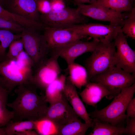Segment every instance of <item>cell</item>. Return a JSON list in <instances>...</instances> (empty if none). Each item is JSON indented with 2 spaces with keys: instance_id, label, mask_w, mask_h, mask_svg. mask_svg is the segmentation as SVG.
I'll list each match as a JSON object with an SVG mask.
<instances>
[{
  "instance_id": "cell-6",
  "label": "cell",
  "mask_w": 135,
  "mask_h": 135,
  "mask_svg": "<svg viewBox=\"0 0 135 135\" xmlns=\"http://www.w3.org/2000/svg\"><path fill=\"white\" fill-rule=\"evenodd\" d=\"M37 31L25 28L21 34L24 49L31 59L34 68L48 57L50 52L44 35Z\"/></svg>"
},
{
  "instance_id": "cell-38",
  "label": "cell",
  "mask_w": 135,
  "mask_h": 135,
  "mask_svg": "<svg viewBox=\"0 0 135 135\" xmlns=\"http://www.w3.org/2000/svg\"><path fill=\"white\" fill-rule=\"evenodd\" d=\"M0 135H6L5 127L0 128Z\"/></svg>"
},
{
  "instance_id": "cell-10",
  "label": "cell",
  "mask_w": 135,
  "mask_h": 135,
  "mask_svg": "<svg viewBox=\"0 0 135 135\" xmlns=\"http://www.w3.org/2000/svg\"><path fill=\"white\" fill-rule=\"evenodd\" d=\"M43 30V35L50 52L86 38L70 28H58L45 26Z\"/></svg>"
},
{
  "instance_id": "cell-3",
  "label": "cell",
  "mask_w": 135,
  "mask_h": 135,
  "mask_svg": "<svg viewBox=\"0 0 135 135\" xmlns=\"http://www.w3.org/2000/svg\"><path fill=\"white\" fill-rule=\"evenodd\" d=\"M135 92V83L123 89L114 97L112 102L102 110L97 109L88 114L90 117L115 126L122 125L127 118L126 106Z\"/></svg>"
},
{
  "instance_id": "cell-8",
  "label": "cell",
  "mask_w": 135,
  "mask_h": 135,
  "mask_svg": "<svg viewBox=\"0 0 135 135\" xmlns=\"http://www.w3.org/2000/svg\"><path fill=\"white\" fill-rule=\"evenodd\" d=\"M58 57L51 54L35 68L30 84L42 91H44L47 86L55 80L61 72L58 64Z\"/></svg>"
},
{
  "instance_id": "cell-29",
  "label": "cell",
  "mask_w": 135,
  "mask_h": 135,
  "mask_svg": "<svg viewBox=\"0 0 135 135\" xmlns=\"http://www.w3.org/2000/svg\"><path fill=\"white\" fill-rule=\"evenodd\" d=\"M13 114L6 108L0 109V128L5 126L13 118Z\"/></svg>"
},
{
  "instance_id": "cell-11",
  "label": "cell",
  "mask_w": 135,
  "mask_h": 135,
  "mask_svg": "<svg viewBox=\"0 0 135 135\" xmlns=\"http://www.w3.org/2000/svg\"><path fill=\"white\" fill-rule=\"evenodd\" d=\"M82 15L94 19L108 22L122 26L129 12L120 13L99 5L80 4H76Z\"/></svg>"
},
{
  "instance_id": "cell-12",
  "label": "cell",
  "mask_w": 135,
  "mask_h": 135,
  "mask_svg": "<svg viewBox=\"0 0 135 135\" xmlns=\"http://www.w3.org/2000/svg\"><path fill=\"white\" fill-rule=\"evenodd\" d=\"M116 50L114 64L116 66L135 75V52L129 46L125 36L122 32L114 40Z\"/></svg>"
},
{
  "instance_id": "cell-4",
  "label": "cell",
  "mask_w": 135,
  "mask_h": 135,
  "mask_svg": "<svg viewBox=\"0 0 135 135\" xmlns=\"http://www.w3.org/2000/svg\"><path fill=\"white\" fill-rule=\"evenodd\" d=\"M90 80L104 86L110 93L106 98L110 100L118 94L123 89L134 83L135 75L114 65Z\"/></svg>"
},
{
  "instance_id": "cell-19",
  "label": "cell",
  "mask_w": 135,
  "mask_h": 135,
  "mask_svg": "<svg viewBox=\"0 0 135 135\" xmlns=\"http://www.w3.org/2000/svg\"><path fill=\"white\" fill-rule=\"evenodd\" d=\"M67 68L71 82L77 88L81 89L89 82L88 72L86 68L74 62L68 65Z\"/></svg>"
},
{
  "instance_id": "cell-13",
  "label": "cell",
  "mask_w": 135,
  "mask_h": 135,
  "mask_svg": "<svg viewBox=\"0 0 135 135\" xmlns=\"http://www.w3.org/2000/svg\"><path fill=\"white\" fill-rule=\"evenodd\" d=\"M78 117L69 104L64 95L61 100L48 107L45 115L42 119L50 120L60 130L67 123L78 118Z\"/></svg>"
},
{
  "instance_id": "cell-22",
  "label": "cell",
  "mask_w": 135,
  "mask_h": 135,
  "mask_svg": "<svg viewBox=\"0 0 135 135\" xmlns=\"http://www.w3.org/2000/svg\"><path fill=\"white\" fill-rule=\"evenodd\" d=\"M135 0H97L92 4L101 6L120 12H129Z\"/></svg>"
},
{
  "instance_id": "cell-36",
  "label": "cell",
  "mask_w": 135,
  "mask_h": 135,
  "mask_svg": "<svg viewBox=\"0 0 135 135\" xmlns=\"http://www.w3.org/2000/svg\"><path fill=\"white\" fill-rule=\"evenodd\" d=\"M5 9L0 4V16L2 17L4 15Z\"/></svg>"
},
{
  "instance_id": "cell-18",
  "label": "cell",
  "mask_w": 135,
  "mask_h": 135,
  "mask_svg": "<svg viewBox=\"0 0 135 135\" xmlns=\"http://www.w3.org/2000/svg\"><path fill=\"white\" fill-rule=\"evenodd\" d=\"M66 78L64 74L60 75L46 88L45 96L50 105L56 103L62 99Z\"/></svg>"
},
{
  "instance_id": "cell-28",
  "label": "cell",
  "mask_w": 135,
  "mask_h": 135,
  "mask_svg": "<svg viewBox=\"0 0 135 135\" xmlns=\"http://www.w3.org/2000/svg\"><path fill=\"white\" fill-rule=\"evenodd\" d=\"M6 58L13 59L16 58L24 50V45L21 38L12 41L9 45Z\"/></svg>"
},
{
  "instance_id": "cell-1",
  "label": "cell",
  "mask_w": 135,
  "mask_h": 135,
  "mask_svg": "<svg viewBox=\"0 0 135 135\" xmlns=\"http://www.w3.org/2000/svg\"><path fill=\"white\" fill-rule=\"evenodd\" d=\"M17 87L14 90L17 94L16 98L7 104L12 110L11 120L35 121L42 119L48 107L45 95H39L37 88L31 84H22Z\"/></svg>"
},
{
  "instance_id": "cell-14",
  "label": "cell",
  "mask_w": 135,
  "mask_h": 135,
  "mask_svg": "<svg viewBox=\"0 0 135 135\" xmlns=\"http://www.w3.org/2000/svg\"><path fill=\"white\" fill-rule=\"evenodd\" d=\"M100 42L94 39L90 42L80 40L50 52L51 54L56 55L64 59L68 65L74 62L75 59L81 55L87 52L92 53Z\"/></svg>"
},
{
  "instance_id": "cell-15",
  "label": "cell",
  "mask_w": 135,
  "mask_h": 135,
  "mask_svg": "<svg viewBox=\"0 0 135 135\" xmlns=\"http://www.w3.org/2000/svg\"><path fill=\"white\" fill-rule=\"evenodd\" d=\"M36 1L9 0L6 5V9L24 18L40 22V15L37 9Z\"/></svg>"
},
{
  "instance_id": "cell-27",
  "label": "cell",
  "mask_w": 135,
  "mask_h": 135,
  "mask_svg": "<svg viewBox=\"0 0 135 135\" xmlns=\"http://www.w3.org/2000/svg\"><path fill=\"white\" fill-rule=\"evenodd\" d=\"M25 28L16 22L0 16V29L8 30L13 33H21Z\"/></svg>"
},
{
  "instance_id": "cell-9",
  "label": "cell",
  "mask_w": 135,
  "mask_h": 135,
  "mask_svg": "<svg viewBox=\"0 0 135 135\" xmlns=\"http://www.w3.org/2000/svg\"><path fill=\"white\" fill-rule=\"evenodd\" d=\"M122 27L120 25L114 24L104 25L85 23L68 28H72L86 37L90 36L100 42H112L114 40L118 34L122 32Z\"/></svg>"
},
{
  "instance_id": "cell-32",
  "label": "cell",
  "mask_w": 135,
  "mask_h": 135,
  "mask_svg": "<svg viewBox=\"0 0 135 135\" xmlns=\"http://www.w3.org/2000/svg\"><path fill=\"white\" fill-rule=\"evenodd\" d=\"M10 93L6 88L0 86V109L6 108L8 96Z\"/></svg>"
},
{
  "instance_id": "cell-17",
  "label": "cell",
  "mask_w": 135,
  "mask_h": 135,
  "mask_svg": "<svg viewBox=\"0 0 135 135\" xmlns=\"http://www.w3.org/2000/svg\"><path fill=\"white\" fill-rule=\"evenodd\" d=\"M79 94L82 100L86 104L96 107L97 103L104 97L107 98L110 93L100 84L89 82Z\"/></svg>"
},
{
  "instance_id": "cell-30",
  "label": "cell",
  "mask_w": 135,
  "mask_h": 135,
  "mask_svg": "<svg viewBox=\"0 0 135 135\" xmlns=\"http://www.w3.org/2000/svg\"><path fill=\"white\" fill-rule=\"evenodd\" d=\"M38 10L41 14H46L51 10L50 1L48 0H37Z\"/></svg>"
},
{
  "instance_id": "cell-26",
  "label": "cell",
  "mask_w": 135,
  "mask_h": 135,
  "mask_svg": "<svg viewBox=\"0 0 135 135\" xmlns=\"http://www.w3.org/2000/svg\"><path fill=\"white\" fill-rule=\"evenodd\" d=\"M122 32L126 36L135 39V7H133L128 13L122 27Z\"/></svg>"
},
{
  "instance_id": "cell-33",
  "label": "cell",
  "mask_w": 135,
  "mask_h": 135,
  "mask_svg": "<svg viewBox=\"0 0 135 135\" xmlns=\"http://www.w3.org/2000/svg\"><path fill=\"white\" fill-rule=\"evenodd\" d=\"M126 116L135 118V98H132L129 101L126 106Z\"/></svg>"
},
{
  "instance_id": "cell-20",
  "label": "cell",
  "mask_w": 135,
  "mask_h": 135,
  "mask_svg": "<svg viewBox=\"0 0 135 135\" xmlns=\"http://www.w3.org/2000/svg\"><path fill=\"white\" fill-rule=\"evenodd\" d=\"M93 129L89 135H120L123 134L124 127L115 126L96 118L92 119Z\"/></svg>"
},
{
  "instance_id": "cell-5",
  "label": "cell",
  "mask_w": 135,
  "mask_h": 135,
  "mask_svg": "<svg viewBox=\"0 0 135 135\" xmlns=\"http://www.w3.org/2000/svg\"><path fill=\"white\" fill-rule=\"evenodd\" d=\"M114 41L100 42L92 55L86 60V68L89 80L114 65L116 52Z\"/></svg>"
},
{
  "instance_id": "cell-24",
  "label": "cell",
  "mask_w": 135,
  "mask_h": 135,
  "mask_svg": "<svg viewBox=\"0 0 135 135\" xmlns=\"http://www.w3.org/2000/svg\"><path fill=\"white\" fill-rule=\"evenodd\" d=\"M33 121L34 130L38 135H58L59 129L50 120L43 118Z\"/></svg>"
},
{
  "instance_id": "cell-41",
  "label": "cell",
  "mask_w": 135,
  "mask_h": 135,
  "mask_svg": "<svg viewBox=\"0 0 135 135\" xmlns=\"http://www.w3.org/2000/svg\"></svg>"
},
{
  "instance_id": "cell-25",
  "label": "cell",
  "mask_w": 135,
  "mask_h": 135,
  "mask_svg": "<svg viewBox=\"0 0 135 135\" xmlns=\"http://www.w3.org/2000/svg\"><path fill=\"white\" fill-rule=\"evenodd\" d=\"M21 38V34H15L8 30L0 29V62L6 58V50L13 40Z\"/></svg>"
},
{
  "instance_id": "cell-23",
  "label": "cell",
  "mask_w": 135,
  "mask_h": 135,
  "mask_svg": "<svg viewBox=\"0 0 135 135\" xmlns=\"http://www.w3.org/2000/svg\"><path fill=\"white\" fill-rule=\"evenodd\" d=\"M34 129L33 121L28 120L14 121L11 120L5 127L6 135H21L26 131L34 130Z\"/></svg>"
},
{
  "instance_id": "cell-39",
  "label": "cell",
  "mask_w": 135,
  "mask_h": 135,
  "mask_svg": "<svg viewBox=\"0 0 135 135\" xmlns=\"http://www.w3.org/2000/svg\"><path fill=\"white\" fill-rule=\"evenodd\" d=\"M8 0H0V4L2 6H3V5H6Z\"/></svg>"
},
{
  "instance_id": "cell-16",
  "label": "cell",
  "mask_w": 135,
  "mask_h": 135,
  "mask_svg": "<svg viewBox=\"0 0 135 135\" xmlns=\"http://www.w3.org/2000/svg\"><path fill=\"white\" fill-rule=\"evenodd\" d=\"M64 94L78 116L86 123L92 122V119L89 116L84 104L78 94L76 87L68 77H66Z\"/></svg>"
},
{
  "instance_id": "cell-7",
  "label": "cell",
  "mask_w": 135,
  "mask_h": 135,
  "mask_svg": "<svg viewBox=\"0 0 135 135\" xmlns=\"http://www.w3.org/2000/svg\"><path fill=\"white\" fill-rule=\"evenodd\" d=\"M86 16L80 12L78 8L66 7L58 11H51L46 14H41L40 22L45 26L65 28L79 24L85 23Z\"/></svg>"
},
{
  "instance_id": "cell-35",
  "label": "cell",
  "mask_w": 135,
  "mask_h": 135,
  "mask_svg": "<svg viewBox=\"0 0 135 135\" xmlns=\"http://www.w3.org/2000/svg\"><path fill=\"white\" fill-rule=\"evenodd\" d=\"M97 0H73L74 3L75 5L78 4H84L86 3H88L90 4L94 3Z\"/></svg>"
},
{
  "instance_id": "cell-31",
  "label": "cell",
  "mask_w": 135,
  "mask_h": 135,
  "mask_svg": "<svg viewBox=\"0 0 135 135\" xmlns=\"http://www.w3.org/2000/svg\"><path fill=\"white\" fill-rule=\"evenodd\" d=\"M125 120L126 127H124L123 134L128 135L135 134V118L127 117Z\"/></svg>"
},
{
  "instance_id": "cell-40",
  "label": "cell",
  "mask_w": 135,
  "mask_h": 135,
  "mask_svg": "<svg viewBox=\"0 0 135 135\" xmlns=\"http://www.w3.org/2000/svg\"></svg>"
},
{
  "instance_id": "cell-37",
  "label": "cell",
  "mask_w": 135,
  "mask_h": 135,
  "mask_svg": "<svg viewBox=\"0 0 135 135\" xmlns=\"http://www.w3.org/2000/svg\"><path fill=\"white\" fill-rule=\"evenodd\" d=\"M0 86H2L6 88L4 80L0 76Z\"/></svg>"
},
{
  "instance_id": "cell-34",
  "label": "cell",
  "mask_w": 135,
  "mask_h": 135,
  "mask_svg": "<svg viewBox=\"0 0 135 135\" xmlns=\"http://www.w3.org/2000/svg\"><path fill=\"white\" fill-rule=\"evenodd\" d=\"M49 1L52 11L60 10L66 7L64 0H50Z\"/></svg>"
},
{
  "instance_id": "cell-21",
  "label": "cell",
  "mask_w": 135,
  "mask_h": 135,
  "mask_svg": "<svg viewBox=\"0 0 135 135\" xmlns=\"http://www.w3.org/2000/svg\"><path fill=\"white\" fill-rule=\"evenodd\" d=\"M93 124L92 120L90 123H83L78 118L61 127L58 135H84L89 128H92Z\"/></svg>"
},
{
  "instance_id": "cell-2",
  "label": "cell",
  "mask_w": 135,
  "mask_h": 135,
  "mask_svg": "<svg viewBox=\"0 0 135 135\" xmlns=\"http://www.w3.org/2000/svg\"><path fill=\"white\" fill-rule=\"evenodd\" d=\"M33 68L31 59L24 50L15 58H6L0 62V76L10 92L20 85L30 84Z\"/></svg>"
}]
</instances>
